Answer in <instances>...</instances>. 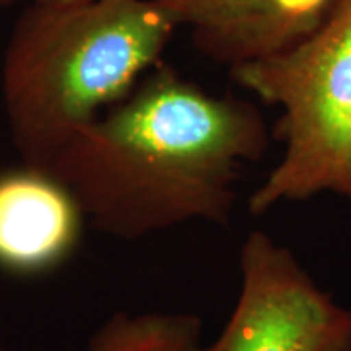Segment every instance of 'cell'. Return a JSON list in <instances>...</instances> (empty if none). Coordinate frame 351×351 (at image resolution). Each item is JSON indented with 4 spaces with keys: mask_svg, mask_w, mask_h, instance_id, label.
Listing matches in <instances>:
<instances>
[{
    "mask_svg": "<svg viewBox=\"0 0 351 351\" xmlns=\"http://www.w3.org/2000/svg\"><path fill=\"white\" fill-rule=\"evenodd\" d=\"M41 2H66V0H41Z\"/></svg>",
    "mask_w": 351,
    "mask_h": 351,
    "instance_id": "obj_9",
    "label": "cell"
},
{
    "mask_svg": "<svg viewBox=\"0 0 351 351\" xmlns=\"http://www.w3.org/2000/svg\"><path fill=\"white\" fill-rule=\"evenodd\" d=\"M14 2H18V0H0V8H6V6H10Z\"/></svg>",
    "mask_w": 351,
    "mask_h": 351,
    "instance_id": "obj_8",
    "label": "cell"
},
{
    "mask_svg": "<svg viewBox=\"0 0 351 351\" xmlns=\"http://www.w3.org/2000/svg\"><path fill=\"white\" fill-rule=\"evenodd\" d=\"M203 322L189 313H115L88 341V351H199Z\"/></svg>",
    "mask_w": 351,
    "mask_h": 351,
    "instance_id": "obj_7",
    "label": "cell"
},
{
    "mask_svg": "<svg viewBox=\"0 0 351 351\" xmlns=\"http://www.w3.org/2000/svg\"><path fill=\"white\" fill-rule=\"evenodd\" d=\"M178 29L156 0H34L14 25L0 73L22 164L47 168L162 63Z\"/></svg>",
    "mask_w": 351,
    "mask_h": 351,
    "instance_id": "obj_2",
    "label": "cell"
},
{
    "mask_svg": "<svg viewBox=\"0 0 351 351\" xmlns=\"http://www.w3.org/2000/svg\"><path fill=\"white\" fill-rule=\"evenodd\" d=\"M199 351H351V308L263 230L240 248V293L223 332Z\"/></svg>",
    "mask_w": 351,
    "mask_h": 351,
    "instance_id": "obj_4",
    "label": "cell"
},
{
    "mask_svg": "<svg viewBox=\"0 0 351 351\" xmlns=\"http://www.w3.org/2000/svg\"><path fill=\"white\" fill-rule=\"evenodd\" d=\"M86 217L73 191L47 168L0 172V269L34 277L61 267L82 239Z\"/></svg>",
    "mask_w": 351,
    "mask_h": 351,
    "instance_id": "obj_6",
    "label": "cell"
},
{
    "mask_svg": "<svg viewBox=\"0 0 351 351\" xmlns=\"http://www.w3.org/2000/svg\"><path fill=\"white\" fill-rule=\"evenodd\" d=\"M0 351H6L4 350V346H2V341H0Z\"/></svg>",
    "mask_w": 351,
    "mask_h": 351,
    "instance_id": "obj_10",
    "label": "cell"
},
{
    "mask_svg": "<svg viewBox=\"0 0 351 351\" xmlns=\"http://www.w3.org/2000/svg\"><path fill=\"white\" fill-rule=\"evenodd\" d=\"M271 143L262 110L158 63L47 166L100 232L141 240L188 223L226 225L239 184Z\"/></svg>",
    "mask_w": 351,
    "mask_h": 351,
    "instance_id": "obj_1",
    "label": "cell"
},
{
    "mask_svg": "<svg viewBox=\"0 0 351 351\" xmlns=\"http://www.w3.org/2000/svg\"><path fill=\"white\" fill-rule=\"evenodd\" d=\"M186 27L195 49L230 69L308 36L338 0H156Z\"/></svg>",
    "mask_w": 351,
    "mask_h": 351,
    "instance_id": "obj_5",
    "label": "cell"
},
{
    "mask_svg": "<svg viewBox=\"0 0 351 351\" xmlns=\"http://www.w3.org/2000/svg\"><path fill=\"white\" fill-rule=\"evenodd\" d=\"M254 98L281 110L283 154L252 191L248 211L322 193L351 201V0H338L308 36L230 69Z\"/></svg>",
    "mask_w": 351,
    "mask_h": 351,
    "instance_id": "obj_3",
    "label": "cell"
}]
</instances>
